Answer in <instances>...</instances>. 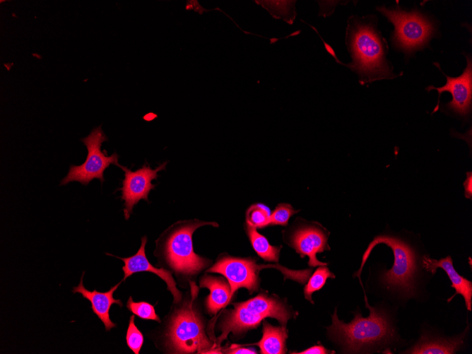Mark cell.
<instances>
[{"mask_svg":"<svg viewBox=\"0 0 472 354\" xmlns=\"http://www.w3.org/2000/svg\"><path fill=\"white\" fill-rule=\"evenodd\" d=\"M346 43L353 58L348 66L358 73L360 83L394 77L386 59V42L370 20L350 18Z\"/></svg>","mask_w":472,"mask_h":354,"instance_id":"1","label":"cell"},{"mask_svg":"<svg viewBox=\"0 0 472 354\" xmlns=\"http://www.w3.org/2000/svg\"><path fill=\"white\" fill-rule=\"evenodd\" d=\"M365 305L370 309L366 318L355 313L354 319L346 324L338 319L336 309L331 317L332 324L327 327L328 334L343 345L346 352H361L394 338V331L387 314L370 306L366 297Z\"/></svg>","mask_w":472,"mask_h":354,"instance_id":"2","label":"cell"},{"mask_svg":"<svg viewBox=\"0 0 472 354\" xmlns=\"http://www.w3.org/2000/svg\"><path fill=\"white\" fill-rule=\"evenodd\" d=\"M206 225L218 226L215 222L197 219L172 224L156 240L155 256L177 273L187 276L198 274L210 261L194 252L192 235L197 228Z\"/></svg>","mask_w":472,"mask_h":354,"instance_id":"3","label":"cell"},{"mask_svg":"<svg viewBox=\"0 0 472 354\" xmlns=\"http://www.w3.org/2000/svg\"><path fill=\"white\" fill-rule=\"evenodd\" d=\"M232 305L234 308L225 312L220 323L222 333L218 338V343L230 333L237 336L257 327L266 317L274 318L282 326H285L293 316L284 302L264 293Z\"/></svg>","mask_w":472,"mask_h":354,"instance_id":"4","label":"cell"},{"mask_svg":"<svg viewBox=\"0 0 472 354\" xmlns=\"http://www.w3.org/2000/svg\"><path fill=\"white\" fill-rule=\"evenodd\" d=\"M166 337L167 344L177 353H221L206 336L203 323L192 302L172 315Z\"/></svg>","mask_w":472,"mask_h":354,"instance_id":"5","label":"cell"},{"mask_svg":"<svg viewBox=\"0 0 472 354\" xmlns=\"http://www.w3.org/2000/svg\"><path fill=\"white\" fill-rule=\"evenodd\" d=\"M378 244H385L394 253V261L390 270L382 273L381 281L389 289L397 290L406 296L415 293L414 277L417 271L416 255L414 250L404 241L389 235H378L370 243L366 249L362 264L358 273L370 256L372 249Z\"/></svg>","mask_w":472,"mask_h":354,"instance_id":"6","label":"cell"},{"mask_svg":"<svg viewBox=\"0 0 472 354\" xmlns=\"http://www.w3.org/2000/svg\"><path fill=\"white\" fill-rule=\"evenodd\" d=\"M377 10L394 24L392 41L396 47L406 53L423 47L435 31L433 23L418 11L406 12L385 6L377 7Z\"/></svg>","mask_w":472,"mask_h":354,"instance_id":"7","label":"cell"},{"mask_svg":"<svg viewBox=\"0 0 472 354\" xmlns=\"http://www.w3.org/2000/svg\"><path fill=\"white\" fill-rule=\"evenodd\" d=\"M106 141L107 136L100 126L94 128L87 136L81 138L88 151L86 159L81 165H71L60 184L66 185L71 182H78L83 185H87L94 179H98L103 183L105 170L111 164L117 166L119 165V155L116 153L108 156L106 151H102V144Z\"/></svg>","mask_w":472,"mask_h":354,"instance_id":"8","label":"cell"},{"mask_svg":"<svg viewBox=\"0 0 472 354\" xmlns=\"http://www.w3.org/2000/svg\"><path fill=\"white\" fill-rule=\"evenodd\" d=\"M266 266L256 264L252 257L240 258L223 255L210 267L207 273H218L227 279L231 288V297L240 288H247L249 293L259 288V272Z\"/></svg>","mask_w":472,"mask_h":354,"instance_id":"9","label":"cell"},{"mask_svg":"<svg viewBox=\"0 0 472 354\" xmlns=\"http://www.w3.org/2000/svg\"><path fill=\"white\" fill-rule=\"evenodd\" d=\"M167 162H164L155 169H152L146 163L140 168L132 171L127 167L119 165L124 172V178L122 181V187L118 190L122 191L121 199L124 200V213L125 219L129 218L132 213L134 206L143 199L148 201L150 191L155 187L152 184L153 179L158 177V172L165 170Z\"/></svg>","mask_w":472,"mask_h":354,"instance_id":"10","label":"cell"},{"mask_svg":"<svg viewBox=\"0 0 472 354\" xmlns=\"http://www.w3.org/2000/svg\"><path fill=\"white\" fill-rule=\"evenodd\" d=\"M467 65L461 75L458 77H450L445 75L447 83L442 87L427 86V91L437 90L439 100L433 112L439 110V98L442 93L447 91L452 94V100L447 104V107L454 112L466 116L469 114L472 100V62L471 57L467 56Z\"/></svg>","mask_w":472,"mask_h":354,"instance_id":"11","label":"cell"},{"mask_svg":"<svg viewBox=\"0 0 472 354\" xmlns=\"http://www.w3.org/2000/svg\"><path fill=\"white\" fill-rule=\"evenodd\" d=\"M327 241V235L320 228L305 225L297 227L292 232L289 244L301 257L308 256L310 267H315L327 265L317 259V253L330 249Z\"/></svg>","mask_w":472,"mask_h":354,"instance_id":"12","label":"cell"},{"mask_svg":"<svg viewBox=\"0 0 472 354\" xmlns=\"http://www.w3.org/2000/svg\"><path fill=\"white\" fill-rule=\"evenodd\" d=\"M147 240L146 236L141 237V246L135 254L126 258L116 256L124 263V265L122 266L124 272L122 281H124L126 278L138 272H151L159 276L166 283L167 290L173 295L175 303H177L181 300L182 293L176 287L177 284L172 276V273L163 268H157L150 263L146 255Z\"/></svg>","mask_w":472,"mask_h":354,"instance_id":"13","label":"cell"},{"mask_svg":"<svg viewBox=\"0 0 472 354\" xmlns=\"http://www.w3.org/2000/svg\"><path fill=\"white\" fill-rule=\"evenodd\" d=\"M84 272L83 273L81 281L78 285L73 287L72 289L73 293H78L82 295L83 297L89 300L91 303V309L95 314L105 325V329L107 331H110L117 325L112 322L110 317V309L113 304H117L119 307H122L123 304L120 300H116L113 297L114 292L118 288L121 282L112 286L109 290L106 292H99L95 289L88 290L86 289L83 283V278Z\"/></svg>","mask_w":472,"mask_h":354,"instance_id":"14","label":"cell"},{"mask_svg":"<svg viewBox=\"0 0 472 354\" xmlns=\"http://www.w3.org/2000/svg\"><path fill=\"white\" fill-rule=\"evenodd\" d=\"M423 266L427 271H430L432 274L436 273L437 268L444 269L452 282V288L456 290L453 296L447 301L450 302L456 294H461L464 298L467 309L471 310L472 283L456 272L450 256L439 260L431 259L429 256H424Z\"/></svg>","mask_w":472,"mask_h":354,"instance_id":"15","label":"cell"},{"mask_svg":"<svg viewBox=\"0 0 472 354\" xmlns=\"http://www.w3.org/2000/svg\"><path fill=\"white\" fill-rule=\"evenodd\" d=\"M199 286L210 290L206 300V307L210 314H216L232 298L230 284L223 278L204 275L199 281Z\"/></svg>","mask_w":472,"mask_h":354,"instance_id":"16","label":"cell"},{"mask_svg":"<svg viewBox=\"0 0 472 354\" xmlns=\"http://www.w3.org/2000/svg\"><path fill=\"white\" fill-rule=\"evenodd\" d=\"M463 336L450 339L421 337L418 342L406 351L412 354H452L463 345Z\"/></svg>","mask_w":472,"mask_h":354,"instance_id":"17","label":"cell"},{"mask_svg":"<svg viewBox=\"0 0 472 354\" xmlns=\"http://www.w3.org/2000/svg\"><path fill=\"white\" fill-rule=\"evenodd\" d=\"M263 336L256 345L262 354H283L285 353V341L288 338V331L285 326H273L268 321L263 324Z\"/></svg>","mask_w":472,"mask_h":354,"instance_id":"18","label":"cell"},{"mask_svg":"<svg viewBox=\"0 0 472 354\" xmlns=\"http://www.w3.org/2000/svg\"><path fill=\"white\" fill-rule=\"evenodd\" d=\"M245 230L253 249L261 258L267 261H278L281 246H272L255 228L246 224Z\"/></svg>","mask_w":472,"mask_h":354,"instance_id":"19","label":"cell"},{"mask_svg":"<svg viewBox=\"0 0 472 354\" xmlns=\"http://www.w3.org/2000/svg\"><path fill=\"white\" fill-rule=\"evenodd\" d=\"M328 278H334L335 276L326 266H319L309 278L308 283L304 288L305 298L313 303L312 299V293L322 288Z\"/></svg>","mask_w":472,"mask_h":354,"instance_id":"20","label":"cell"},{"mask_svg":"<svg viewBox=\"0 0 472 354\" xmlns=\"http://www.w3.org/2000/svg\"><path fill=\"white\" fill-rule=\"evenodd\" d=\"M269 209L263 204L252 205L246 212V224L255 228H263L269 225Z\"/></svg>","mask_w":472,"mask_h":354,"instance_id":"21","label":"cell"},{"mask_svg":"<svg viewBox=\"0 0 472 354\" xmlns=\"http://www.w3.org/2000/svg\"><path fill=\"white\" fill-rule=\"evenodd\" d=\"M126 307L134 315L142 319L160 322V319L157 314L154 306L148 302H134L132 297L130 296L126 302Z\"/></svg>","mask_w":472,"mask_h":354,"instance_id":"22","label":"cell"},{"mask_svg":"<svg viewBox=\"0 0 472 354\" xmlns=\"http://www.w3.org/2000/svg\"><path fill=\"white\" fill-rule=\"evenodd\" d=\"M134 314L129 319L126 334V341L128 347L135 354H138L144 342V337L141 331L135 324Z\"/></svg>","mask_w":472,"mask_h":354,"instance_id":"23","label":"cell"},{"mask_svg":"<svg viewBox=\"0 0 472 354\" xmlns=\"http://www.w3.org/2000/svg\"><path fill=\"white\" fill-rule=\"evenodd\" d=\"M297 211L288 203H280L271 213L269 225H286L289 218Z\"/></svg>","mask_w":472,"mask_h":354,"instance_id":"24","label":"cell"},{"mask_svg":"<svg viewBox=\"0 0 472 354\" xmlns=\"http://www.w3.org/2000/svg\"><path fill=\"white\" fill-rule=\"evenodd\" d=\"M299 354H327V353H334V351H330L325 348L322 345H315L303 351L294 353Z\"/></svg>","mask_w":472,"mask_h":354,"instance_id":"25","label":"cell"},{"mask_svg":"<svg viewBox=\"0 0 472 354\" xmlns=\"http://www.w3.org/2000/svg\"><path fill=\"white\" fill-rule=\"evenodd\" d=\"M226 353L230 354H256V351L253 348L240 347L238 345H233L225 350Z\"/></svg>","mask_w":472,"mask_h":354,"instance_id":"26","label":"cell"},{"mask_svg":"<svg viewBox=\"0 0 472 354\" xmlns=\"http://www.w3.org/2000/svg\"><path fill=\"white\" fill-rule=\"evenodd\" d=\"M467 177L465 182H464V187L465 189V196L467 199H471L472 196V173L471 172H468L466 173Z\"/></svg>","mask_w":472,"mask_h":354,"instance_id":"27","label":"cell"}]
</instances>
